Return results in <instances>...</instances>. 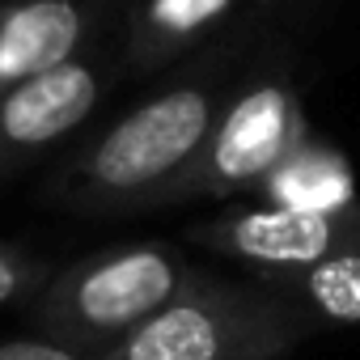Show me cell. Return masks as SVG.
<instances>
[{
	"mask_svg": "<svg viewBox=\"0 0 360 360\" xmlns=\"http://www.w3.org/2000/svg\"><path fill=\"white\" fill-rule=\"evenodd\" d=\"M292 301L314 326H356L360 322V250H343L318 259L297 271H267L250 276Z\"/></svg>",
	"mask_w": 360,
	"mask_h": 360,
	"instance_id": "obj_10",
	"label": "cell"
},
{
	"mask_svg": "<svg viewBox=\"0 0 360 360\" xmlns=\"http://www.w3.org/2000/svg\"><path fill=\"white\" fill-rule=\"evenodd\" d=\"M309 136L301 64L280 43V34L259 51L250 72L238 81L229 106L221 110L204 153L178 178L169 208L200 200H246L263 178Z\"/></svg>",
	"mask_w": 360,
	"mask_h": 360,
	"instance_id": "obj_4",
	"label": "cell"
},
{
	"mask_svg": "<svg viewBox=\"0 0 360 360\" xmlns=\"http://www.w3.org/2000/svg\"><path fill=\"white\" fill-rule=\"evenodd\" d=\"M259 204L297 208V212H339L360 204L352 161L322 136H305L255 191Z\"/></svg>",
	"mask_w": 360,
	"mask_h": 360,
	"instance_id": "obj_9",
	"label": "cell"
},
{
	"mask_svg": "<svg viewBox=\"0 0 360 360\" xmlns=\"http://www.w3.org/2000/svg\"><path fill=\"white\" fill-rule=\"evenodd\" d=\"M123 9L127 0H0V89L115 43Z\"/></svg>",
	"mask_w": 360,
	"mask_h": 360,
	"instance_id": "obj_8",
	"label": "cell"
},
{
	"mask_svg": "<svg viewBox=\"0 0 360 360\" xmlns=\"http://www.w3.org/2000/svg\"><path fill=\"white\" fill-rule=\"evenodd\" d=\"M0 360H89V356H77L51 339H5L0 343Z\"/></svg>",
	"mask_w": 360,
	"mask_h": 360,
	"instance_id": "obj_12",
	"label": "cell"
},
{
	"mask_svg": "<svg viewBox=\"0 0 360 360\" xmlns=\"http://www.w3.org/2000/svg\"><path fill=\"white\" fill-rule=\"evenodd\" d=\"M115 81H123L119 39L72 64L0 89V187L47 161L56 148L72 144V136L98 115Z\"/></svg>",
	"mask_w": 360,
	"mask_h": 360,
	"instance_id": "obj_5",
	"label": "cell"
},
{
	"mask_svg": "<svg viewBox=\"0 0 360 360\" xmlns=\"http://www.w3.org/2000/svg\"><path fill=\"white\" fill-rule=\"evenodd\" d=\"M314 330L267 284L195 267L183 288L102 360H284Z\"/></svg>",
	"mask_w": 360,
	"mask_h": 360,
	"instance_id": "obj_3",
	"label": "cell"
},
{
	"mask_svg": "<svg viewBox=\"0 0 360 360\" xmlns=\"http://www.w3.org/2000/svg\"><path fill=\"white\" fill-rule=\"evenodd\" d=\"M191 271V259L174 242L136 238L51 271L26 309L43 339L102 360L183 288Z\"/></svg>",
	"mask_w": 360,
	"mask_h": 360,
	"instance_id": "obj_2",
	"label": "cell"
},
{
	"mask_svg": "<svg viewBox=\"0 0 360 360\" xmlns=\"http://www.w3.org/2000/svg\"><path fill=\"white\" fill-rule=\"evenodd\" d=\"M284 0H127L119 30L123 81L165 77L238 34L276 26Z\"/></svg>",
	"mask_w": 360,
	"mask_h": 360,
	"instance_id": "obj_7",
	"label": "cell"
},
{
	"mask_svg": "<svg viewBox=\"0 0 360 360\" xmlns=\"http://www.w3.org/2000/svg\"><path fill=\"white\" fill-rule=\"evenodd\" d=\"M51 263L30 255L26 246H13V242H0V309L5 305H30L43 284L51 280Z\"/></svg>",
	"mask_w": 360,
	"mask_h": 360,
	"instance_id": "obj_11",
	"label": "cell"
},
{
	"mask_svg": "<svg viewBox=\"0 0 360 360\" xmlns=\"http://www.w3.org/2000/svg\"><path fill=\"white\" fill-rule=\"evenodd\" d=\"M191 246L246 267L250 276L297 271L318 259L360 250V204L339 212H297L271 204L225 208L183 233Z\"/></svg>",
	"mask_w": 360,
	"mask_h": 360,
	"instance_id": "obj_6",
	"label": "cell"
},
{
	"mask_svg": "<svg viewBox=\"0 0 360 360\" xmlns=\"http://www.w3.org/2000/svg\"><path fill=\"white\" fill-rule=\"evenodd\" d=\"M271 39L276 26H259L169 68L148 98L72 144L47 169L39 200L47 208L98 221L169 208L178 178L195 165L238 81Z\"/></svg>",
	"mask_w": 360,
	"mask_h": 360,
	"instance_id": "obj_1",
	"label": "cell"
}]
</instances>
